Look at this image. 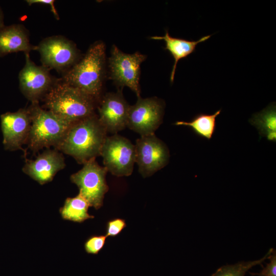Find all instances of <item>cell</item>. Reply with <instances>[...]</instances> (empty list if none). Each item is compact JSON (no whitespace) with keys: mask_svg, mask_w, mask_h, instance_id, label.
Wrapping results in <instances>:
<instances>
[{"mask_svg":"<svg viewBox=\"0 0 276 276\" xmlns=\"http://www.w3.org/2000/svg\"><path fill=\"white\" fill-rule=\"evenodd\" d=\"M83 165L80 170L71 175V181L78 187L79 194L89 206L98 210L102 206L104 196L109 190L106 180L108 171L105 167L100 166L96 158Z\"/></svg>","mask_w":276,"mask_h":276,"instance_id":"obj_5","label":"cell"},{"mask_svg":"<svg viewBox=\"0 0 276 276\" xmlns=\"http://www.w3.org/2000/svg\"><path fill=\"white\" fill-rule=\"evenodd\" d=\"M63 155L56 149L48 148L35 159L27 160L22 170L41 185L51 182L58 172L63 169Z\"/></svg>","mask_w":276,"mask_h":276,"instance_id":"obj_14","label":"cell"},{"mask_svg":"<svg viewBox=\"0 0 276 276\" xmlns=\"http://www.w3.org/2000/svg\"><path fill=\"white\" fill-rule=\"evenodd\" d=\"M98 103V117L107 132L115 134L127 127L130 105L121 91L106 94Z\"/></svg>","mask_w":276,"mask_h":276,"instance_id":"obj_13","label":"cell"},{"mask_svg":"<svg viewBox=\"0 0 276 276\" xmlns=\"http://www.w3.org/2000/svg\"><path fill=\"white\" fill-rule=\"evenodd\" d=\"M26 2L30 6L33 4H36L49 5L51 8V11L54 15L55 18L57 20L60 19L59 14H58L57 10L54 5L55 1L54 0H27Z\"/></svg>","mask_w":276,"mask_h":276,"instance_id":"obj_24","label":"cell"},{"mask_svg":"<svg viewBox=\"0 0 276 276\" xmlns=\"http://www.w3.org/2000/svg\"><path fill=\"white\" fill-rule=\"evenodd\" d=\"M3 144L6 150H21L27 144L31 127L28 108H20L15 112H7L0 117Z\"/></svg>","mask_w":276,"mask_h":276,"instance_id":"obj_12","label":"cell"},{"mask_svg":"<svg viewBox=\"0 0 276 276\" xmlns=\"http://www.w3.org/2000/svg\"><path fill=\"white\" fill-rule=\"evenodd\" d=\"M126 226L125 220L116 218L108 221L106 225V237H114L118 236Z\"/></svg>","mask_w":276,"mask_h":276,"instance_id":"obj_22","label":"cell"},{"mask_svg":"<svg viewBox=\"0 0 276 276\" xmlns=\"http://www.w3.org/2000/svg\"><path fill=\"white\" fill-rule=\"evenodd\" d=\"M134 146L135 163L139 173L143 177L152 175L168 164L169 150L154 133L141 136L136 140Z\"/></svg>","mask_w":276,"mask_h":276,"instance_id":"obj_10","label":"cell"},{"mask_svg":"<svg viewBox=\"0 0 276 276\" xmlns=\"http://www.w3.org/2000/svg\"><path fill=\"white\" fill-rule=\"evenodd\" d=\"M28 108L31 118L28 147L33 152L51 146L55 148L71 125L43 108L39 102L31 103Z\"/></svg>","mask_w":276,"mask_h":276,"instance_id":"obj_4","label":"cell"},{"mask_svg":"<svg viewBox=\"0 0 276 276\" xmlns=\"http://www.w3.org/2000/svg\"><path fill=\"white\" fill-rule=\"evenodd\" d=\"M107 133L95 113L72 124L55 149L83 164L100 155Z\"/></svg>","mask_w":276,"mask_h":276,"instance_id":"obj_1","label":"cell"},{"mask_svg":"<svg viewBox=\"0 0 276 276\" xmlns=\"http://www.w3.org/2000/svg\"><path fill=\"white\" fill-rule=\"evenodd\" d=\"M273 248L269 249L266 254L262 258L251 261H241L233 265H226L219 268L211 276H244L246 272L252 267L257 265H262L270 255Z\"/></svg>","mask_w":276,"mask_h":276,"instance_id":"obj_20","label":"cell"},{"mask_svg":"<svg viewBox=\"0 0 276 276\" xmlns=\"http://www.w3.org/2000/svg\"><path fill=\"white\" fill-rule=\"evenodd\" d=\"M249 122L256 127L261 137L276 141V107L275 102L261 111L254 113Z\"/></svg>","mask_w":276,"mask_h":276,"instance_id":"obj_17","label":"cell"},{"mask_svg":"<svg viewBox=\"0 0 276 276\" xmlns=\"http://www.w3.org/2000/svg\"><path fill=\"white\" fill-rule=\"evenodd\" d=\"M30 42L29 32L21 24L5 26L0 30V57L12 53L37 51Z\"/></svg>","mask_w":276,"mask_h":276,"instance_id":"obj_15","label":"cell"},{"mask_svg":"<svg viewBox=\"0 0 276 276\" xmlns=\"http://www.w3.org/2000/svg\"><path fill=\"white\" fill-rule=\"evenodd\" d=\"M211 35H207L199 38L197 41H190L182 38L171 36L168 30L164 36H153L154 40H163L165 42V49L169 51L174 59V62L170 75V81L173 82L176 66L178 62L195 52L197 45L208 40Z\"/></svg>","mask_w":276,"mask_h":276,"instance_id":"obj_16","label":"cell"},{"mask_svg":"<svg viewBox=\"0 0 276 276\" xmlns=\"http://www.w3.org/2000/svg\"><path fill=\"white\" fill-rule=\"evenodd\" d=\"M42 65L58 72H66L78 61L79 52L76 44L62 36L43 39L37 45Z\"/></svg>","mask_w":276,"mask_h":276,"instance_id":"obj_8","label":"cell"},{"mask_svg":"<svg viewBox=\"0 0 276 276\" xmlns=\"http://www.w3.org/2000/svg\"><path fill=\"white\" fill-rule=\"evenodd\" d=\"M105 65V45L102 41H98L89 47L81 60L64 72L60 79L98 103L101 98Z\"/></svg>","mask_w":276,"mask_h":276,"instance_id":"obj_2","label":"cell"},{"mask_svg":"<svg viewBox=\"0 0 276 276\" xmlns=\"http://www.w3.org/2000/svg\"><path fill=\"white\" fill-rule=\"evenodd\" d=\"M130 105L127 127L141 136L154 134L163 123L165 104L156 97H137Z\"/></svg>","mask_w":276,"mask_h":276,"instance_id":"obj_9","label":"cell"},{"mask_svg":"<svg viewBox=\"0 0 276 276\" xmlns=\"http://www.w3.org/2000/svg\"><path fill=\"white\" fill-rule=\"evenodd\" d=\"M89 206L87 201L78 194L75 197L66 198L63 206L59 209V213L64 220L82 223L94 218L88 213Z\"/></svg>","mask_w":276,"mask_h":276,"instance_id":"obj_18","label":"cell"},{"mask_svg":"<svg viewBox=\"0 0 276 276\" xmlns=\"http://www.w3.org/2000/svg\"><path fill=\"white\" fill-rule=\"evenodd\" d=\"M268 259L270 260V262L266 263V266L265 267H263V265H261L263 269L259 273L250 272V274L258 276H276V251L275 249H272Z\"/></svg>","mask_w":276,"mask_h":276,"instance_id":"obj_23","label":"cell"},{"mask_svg":"<svg viewBox=\"0 0 276 276\" xmlns=\"http://www.w3.org/2000/svg\"><path fill=\"white\" fill-rule=\"evenodd\" d=\"M25 54V64L18 74L19 89L31 103L39 102L58 79L52 76L49 68L33 62L30 53Z\"/></svg>","mask_w":276,"mask_h":276,"instance_id":"obj_11","label":"cell"},{"mask_svg":"<svg viewBox=\"0 0 276 276\" xmlns=\"http://www.w3.org/2000/svg\"><path fill=\"white\" fill-rule=\"evenodd\" d=\"M147 56L139 52L126 54L115 45L108 58L110 78L119 86H127L140 96V75L141 64Z\"/></svg>","mask_w":276,"mask_h":276,"instance_id":"obj_7","label":"cell"},{"mask_svg":"<svg viewBox=\"0 0 276 276\" xmlns=\"http://www.w3.org/2000/svg\"><path fill=\"white\" fill-rule=\"evenodd\" d=\"M45 109L68 124L95 114L97 102L80 89L58 79L43 98Z\"/></svg>","mask_w":276,"mask_h":276,"instance_id":"obj_3","label":"cell"},{"mask_svg":"<svg viewBox=\"0 0 276 276\" xmlns=\"http://www.w3.org/2000/svg\"><path fill=\"white\" fill-rule=\"evenodd\" d=\"M106 238V235L90 236L84 243L85 251L89 254H98L104 247Z\"/></svg>","mask_w":276,"mask_h":276,"instance_id":"obj_21","label":"cell"},{"mask_svg":"<svg viewBox=\"0 0 276 276\" xmlns=\"http://www.w3.org/2000/svg\"><path fill=\"white\" fill-rule=\"evenodd\" d=\"M4 19V13L0 7V30L5 26Z\"/></svg>","mask_w":276,"mask_h":276,"instance_id":"obj_25","label":"cell"},{"mask_svg":"<svg viewBox=\"0 0 276 276\" xmlns=\"http://www.w3.org/2000/svg\"><path fill=\"white\" fill-rule=\"evenodd\" d=\"M221 111V109H219L212 114L199 113L190 122L177 121L174 124L176 126L190 127L197 135L210 140L215 131L216 119Z\"/></svg>","mask_w":276,"mask_h":276,"instance_id":"obj_19","label":"cell"},{"mask_svg":"<svg viewBox=\"0 0 276 276\" xmlns=\"http://www.w3.org/2000/svg\"><path fill=\"white\" fill-rule=\"evenodd\" d=\"M100 155L104 167L111 174L121 177L132 173L135 163V146L128 139L117 134L107 136Z\"/></svg>","mask_w":276,"mask_h":276,"instance_id":"obj_6","label":"cell"}]
</instances>
